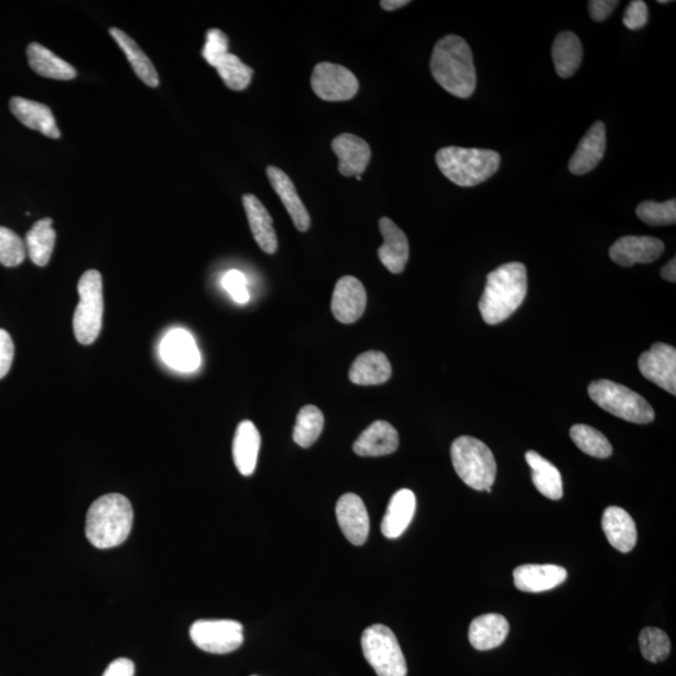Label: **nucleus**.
<instances>
[{
    "instance_id": "nucleus-1",
    "label": "nucleus",
    "mask_w": 676,
    "mask_h": 676,
    "mask_svg": "<svg viewBox=\"0 0 676 676\" xmlns=\"http://www.w3.org/2000/svg\"><path fill=\"white\" fill-rule=\"evenodd\" d=\"M528 293V271L523 263L511 262L487 275L479 310L487 325L504 322L518 310Z\"/></svg>"
},
{
    "instance_id": "nucleus-2",
    "label": "nucleus",
    "mask_w": 676,
    "mask_h": 676,
    "mask_svg": "<svg viewBox=\"0 0 676 676\" xmlns=\"http://www.w3.org/2000/svg\"><path fill=\"white\" fill-rule=\"evenodd\" d=\"M430 69L435 81L457 98H469L476 88V69L469 44L459 36H446L436 43Z\"/></svg>"
},
{
    "instance_id": "nucleus-3",
    "label": "nucleus",
    "mask_w": 676,
    "mask_h": 676,
    "mask_svg": "<svg viewBox=\"0 0 676 676\" xmlns=\"http://www.w3.org/2000/svg\"><path fill=\"white\" fill-rule=\"evenodd\" d=\"M131 501L121 494L99 497L89 507L86 536L94 548L112 549L128 539L133 528Z\"/></svg>"
},
{
    "instance_id": "nucleus-4",
    "label": "nucleus",
    "mask_w": 676,
    "mask_h": 676,
    "mask_svg": "<svg viewBox=\"0 0 676 676\" xmlns=\"http://www.w3.org/2000/svg\"><path fill=\"white\" fill-rule=\"evenodd\" d=\"M500 163V154L491 149L445 147L436 153L442 175L460 187H475L489 180Z\"/></svg>"
},
{
    "instance_id": "nucleus-5",
    "label": "nucleus",
    "mask_w": 676,
    "mask_h": 676,
    "mask_svg": "<svg viewBox=\"0 0 676 676\" xmlns=\"http://www.w3.org/2000/svg\"><path fill=\"white\" fill-rule=\"evenodd\" d=\"M451 460L456 474L471 489H491L496 479L497 466L494 454L481 440L461 436L452 442Z\"/></svg>"
},
{
    "instance_id": "nucleus-6",
    "label": "nucleus",
    "mask_w": 676,
    "mask_h": 676,
    "mask_svg": "<svg viewBox=\"0 0 676 676\" xmlns=\"http://www.w3.org/2000/svg\"><path fill=\"white\" fill-rule=\"evenodd\" d=\"M590 399L609 414L633 424H650L655 412L643 396L629 387L610 380H596L589 385Z\"/></svg>"
},
{
    "instance_id": "nucleus-7",
    "label": "nucleus",
    "mask_w": 676,
    "mask_h": 676,
    "mask_svg": "<svg viewBox=\"0 0 676 676\" xmlns=\"http://www.w3.org/2000/svg\"><path fill=\"white\" fill-rule=\"evenodd\" d=\"M79 303L74 312L73 328L77 341L92 345L102 330L103 323V282L96 270L83 273L78 283Z\"/></svg>"
},
{
    "instance_id": "nucleus-8",
    "label": "nucleus",
    "mask_w": 676,
    "mask_h": 676,
    "mask_svg": "<svg viewBox=\"0 0 676 676\" xmlns=\"http://www.w3.org/2000/svg\"><path fill=\"white\" fill-rule=\"evenodd\" d=\"M367 663L377 676H406L407 664L394 631L382 624L370 626L361 639Z\"/></svg>"
},
{
    "instance_id": "nucleus-9",
    "label": "nucleus",
    "mask_w": 676,
    "mask_h": 676,
    "mask_svg": "<svg viewBox=\"0 0 676 676\" xmlns=\"http://www.w3.org/2000/svg\"><path fill=\"white\" fill-rule=\"evenodd\" d=\"M190 635L197 648L211 654L232 653L243 644V626L235 620H198Z\"/></svg>"
},
{
    "instance_id": "nucleus-10",
    "label": "nucleus",
    "mask_w": 676,
    "mask_h": 676,
    "mask_svg": "<svg viewBox=\"0 0 676 676\" xmlns=\"http://www.w3.org/2000/svg\"><path fill=\"white\" fill-rule=\"evenodd\" d=\"M311 86L316 96L327 102L350 101L360 89L359 79L350 69L328 62L313 69Z\"/></svg>"
},
{
    "instance_id": "nucleus-11",
    "label": "nucleus",
    "mask_w": 676,
    "mask_h": 676,
    "mask_svg": "<svg viewBox=\"0 0 676 676\" xmlns=\"http://www.w3.org/2000/svg\"><path fill=\"white\" fill-rule=\"evenodd\" d=\"M639 370L646 380L676 395V350L658 342L639 357Z\"/></svg>"
},
{
    "instance_id": "nucleus-12",
    "label": "nucleus",
    "mask_w": 676,
    "mask_h": 676,
    "mask_svg": "<svg viewBox=\"0 0 676 676\" xmlns=\"http://www.w3.org/2000/svg\"><path fill=\"white\" fill-rule=\"evenodd\" d=\"M159 354L164 364L173 370L192 372L201 365V354L195 338L182 328H175L163 337L161 346H159Z\"/></svg>"
},
{
    "instance_id": "nucleus-13",
    "label": "nucleus",
    "mask_w": 676,
    "mask_h": 676,
    "mask_svg": "<svg viewBox=\"0 0 676 676\" xmlns=\"http://www.w3.org/2000/svg\"><path fill=\"white\" fill-rule=\"evenodd\" d=\"M366 305V290L361 281L354 276H345L337 281L331 302L332 313L337 321L354 323L360 320Z\"/></svg>"
},
{
    "instance_id": "nucleus-14",
    "label": "nucleus",
    "mask_w": 676,
    "mask_h": 676,
    "mask_svg": "<svg viewBox=\"0 0 676 676\" xmlns=\"http://www.w3.org/2000/svg\"><path fill=\"white\" fill-rule=\"evenodd\" d=\"M337 523L351 544L361 546L370 534V518L361 497L346 494L340 497L336 505Z\"/></svg>"
},
{
    "instance_id": "nucleus-15",
    "label": "nucleus",
    "mask_w": 676,
    "mask_h": 676,
    "mask_svg": "<svg viewBox=\"0 0 676 676\" xmlns=\"http://www.w3.org/2000/svg\"><path fill=\"white\" fill-rule=\"evenodd\" d=\"M664 252V243L655 237L625 236L610 247V258L619 266L633 267L636 263H651Z\"/></svg>"
},
{
    "instance_id": "nucleus-16",
    "label": "nucleus",
    "mask_w": 676,
    "mask_h": 676,
    "mask_svg": "<svg viewBox=\"0 0 676 676\" xmlns=\"http://www.w3.org/2000/svg\"><path fill=\"white\" fill-rule=\"evenodd\" d=\"M332 151L338 158V171L345 177L361 176L371 161V148L365 139L344 133L332 141Z\"/></svg>"
},
{
    "instance_id": "nucleus-17",
    "label": "nucleus",
    "mask_w": 676,
    "mask_h": 676,
    "mask_svg": "<svg viewBox=\"0 0 676 676\" xmlns=\"http://www.w3.org/2000/svg\"><path fill=\"white\" fill-rule=\"evenodd\" d=\"M568 578V571L563 566L553 564L521 565L514 571L516 588L525 593H544L558 588Z\"/></svg>"
},
{
    "instance_id": "nucleus-18",
    "label": "nucleus",
    "mask_w": 676,
    "mask_h": 676,
    "mask_svg": "<svg viewBox=\"0 0 676 676\" xmlns=\"http://www.w3.org/2000/svg\"><path fill=\"white\" fill-rule=\"evenodd\" d=\"M380 231L384 237V245L379 248V258L387 270L391 273H401L405 270L410 257L409 240L405 232L390 218L382 217Z\"/></svg>"
},
{
    "instance_id": "nucleus-19",
    "label": "nucleus",
    "mask_w": 676,
    "mask_h": 676,
    "mask_svg": "<svg viewBox=\"0 0 676 676\" xmlns=\"http://www.w3.org/2000/svg\"><path fill=\"white\" fill-rule=\"evenodd\" d=\"M606 129L603 122H596L589 128L569 162L570 172L583 176L593 171L604 157Z\"/></svg>"
},
{
    "instance_id": "nucleus-20",
    "label": "nucleus",
    "mask_w": 676,
    "mask_h": 676,
    "mask_svg": "<svg viewBox=\"0 0 676 676\" xmlns=\"http://www.w3.org/2000/svg\"><path fill=\"white\" fill-rule=\"evenodd\" d=\"M266 172L273 190L281 198L283 206H285L288 215L291 216L293 225L298 231L306 232L311 226L310 213L298 196L291 178L282 169L275 166H268Z\"/></svg>"
},
{
    "instance_id": "nucleus-21",
    "label": "nucleus",
    "mask_w": 676,
    "mask_h": 676,
    "mask_svg": "<svg viewBox=\"0 0 676 676\" xmlns=\"http://www.w3.org/2000/svg\"><path fill=\"white\" fill-rule=\"evenodd\" d=\"M399 432L386 421H375L362 432L354 444L355 454L377 457L394 454L399 449Z\"/></svg>"
},
{
    "instance_id": "nucleus-22",
    "label": "nucleus",
    "mask_w": 676,
    "mask_h": 676,
    "mask_svg": "<svg viewBox=\"0 0 676 676\" xmlns=\"http://www.w3.org/2000/svg\"><path fill=\"white\" fill-rule=\"evenodd\" d=\"M13 116L22 122L24 126L41 132L44 136L52 139L61 138L56 118L51 108L46 104L29 101L22 97H14L9 103Z\"/></svg>"
},
{
    "instance_id": "nucleus-23",
    "label": "nucleus",
    "mask_w": 676,
    "mask_h": 676,
    "mask_svg": "<svg viewBox=\"0 0 676 676\" xmlns=\"http://www.w3.org/2000/svg\"><path fill=\"white\" fill-rule=\"evenodd\" d=\"M604 534L609 544L620 553H630L638 541L635 521L618 506H610L604 511L601 519Z\"/></svg>"
},
{
    "instance_id": "nucleus-24",
    "label": "nucleus",
    "mask_w": 676,
    "mask_h": 676,
    "mask_svg": "<svg viewBox=\"0 0 676 676\" xmlns=\"http://www.w3.org/2000/svg\"><path fill=\"white\" fill-rule=\"evenodd\" d=\"M416 511V496L409 489H402L391 497L381 531L387 539L400 538L409 528Z\"/></svg>"
},
{
    "instance_id": "nucleus-25",
    "label": "nucleus",
    "mask_w": 676,
    "mask_h": 676,
    "mask_svg": "<svg viewBox=\"0 0 676 676\" xmlns=\"http://www.w3.org/2000/svg\"><path fill=\"white\" fill-rule=\"evenodd\" d=\"M242 201L257 245L263 252L273 255L277 251L278 241L270 212L256 196L245 195Z\"/></svg>"
},
{
    "instance_id": "nucleus-26",
    "label": "nucleus",
    "mask_w": 676,
    "mask_h": 676,
    "mask_svg": "<svg viewBox=\"0 0 676 676\" xmlns=\"http://www.w3.org/2000/svg\"><path fill=\"white\" fill-rule=\"evenodd\" d=\"M260 447V431L253 422L242 421L233 440V460L243 476H251L255 472Z\"/></svg>"
},
{
    "instance_id": "nucleus-27",
    "label": "nucleus",
    "mask_w": 676,
    "mask_h": 676,
    "mask_svg": "<svg viewBox=\"0 0 676 676\" xmlns=\"http://www.w3.org/2000/svg\"><path fill=\"white\" fill-rule=\"evenodd\" d=\"M510 625L505 616L485 614L472 621L469 629L470 644L476 650L487 651L504 644Z\"/></svg>"
},
{
    "instance_id": "nucleus-28",
    "label": "nucleus",
    "mask_w": 676,
    "mask_h": 676,
    "mask_svg": "<svg viewBox=\"0 0 676 676\" xmlns=\"http://www.w3.org/2000/svg\"><path fill=\"white\" fill-rule=\"evenodd\" d=\"M392 367L389 359L380 351H367L360 355L350 369V380L356 385H382L391 379Z\"/></svg>"
},
{
    "instance_id": "nucleus-29",
    "label": "nucleus",
    "mask_w": 676,
    "mask_h": 676,
    "mask_svg": "<svg viewBox=\"0 0 676 676\" xmlns=\"http://www.w3.org/2000/svg\"><path fill=\"white\" fill-rule=\"evenodd\" d=\"M29 66L34 72L44 78L57 79V81H71L77 77L76 69L57 54L39 43H31L27 48Z\"/></svg>"
},
{
    "instance_id": "nucleus-30",
    "label": "nucleus",
    "mask_w": 676,
    "mask_h": 676,
    "mask_svg": "<svg viewBox=\"0 0 676 676\" xmlns=\"http://www.w3.org/2000/svg\"><path fill=\"white\" fill-rule=\"evenodd\" d=\"M525 459L533 471V482L540 494L550 500H560L564 489L563 477L558 467L535 451L526 452Z\"/></svg>"
},
{
    "instance_id": "nucleus-31",
    "label": "nucleus",
    "mask_w": 676,
    "mask_h": 676,
    "mask_svg": "<svg viewBox=\"0 0 676 676\" xmlns=\"http://www.w3.org/2000/svg\"><path fill=\"white\" fill-rule=\"evenodd\" d=\"M109 34L117 42L123 53L126 54L128 62L131 63L136 76L144 84H147L148 87L157 88L159 86L158 73L151 59L142 51L141 47L127 33L121 31V29L111 28L109 29Z\"/></svg>"
},
{
    "instance_id": "nucleus-32",
    "label": "nucleus",
    "mask_w": 676,
    "mask_h": 676,
    "mask_svg": "<svg viewBox=\"0 0 676 676\" xmlns=\"http://www.w3.org/2000/svg\"><path fill=\"white\" fill-rule=\"evenodd\" d=\"M57 233L53 230L52 218H43L34 223L32 230L26 236L27 255L34 265L44 267L51 260Z\"/></svg>"
},
{
    "instance_id": "nucleus-33",
    "label": "nucleus",
    "mask_w": 676,
    "mask_h": 676,
    "mask_svg": "<svg viewBox=\"0 0 676 676\" xmlns=\"http://www.w3.org/2000/svg\"><path fill=\"white\" fill-rule=\"evenodd\" d=\"M553 59L559 77L574 76L583 61V46L578 36L571 32L560 33L554 41Z\"/></svg>"
},
{
    "instance_id": "nucleus-34",
    "label": "nucleus",
    "mask_w": 676,
    "mask_h": 676,
    "mask_svg": "<svg viewBox=\"0 0 676 676\" xmlns=\"http://www.w3.org/2000/svg\"><path fill=\"white\" fill-rule=\"evenodd\" d=\"M323 426H325V417L318 407L307 405L298 412L295 430H293V440L303 449H308L321 436Z\"/></svg>"
},
{
    "instance_id": "nucleus-35",
    "label": "nucleus",
    "mask_w": 676,
    "mask_h": 676,
    "mask_svg": "<svg viewBox=\"0 0 676 676\" xmlns=\"http://www.w3.org/2000/svg\"><path fill=\"white\" fill-rule=\"evenodd\" d=\"M571 440L585 454L596 459H608L613 454V446L599 430L588 425H574L570 430Z\"/></svg>"
},
{
    "instance_id": "nucleus-36",
    "label": "nucleus",
    "mask_w": 676,
    "mask_h": 676,
    "mask_svg": "<svg viewBox=\"0 0 676 676\" xmlns=\"http://www.w3.org/2000/svg\"><path fill=\"white\" fill-rule=\"evenodd\" d=\"M218 74L232 91H243L250 86L253 69L235 54L227 53L215 67Z\"/></svg>"
},
{
    "instance_id": "nucleus-37",
    "label": "nucleus",
    "mask_w": 676,
    "mask_h": 676,
    "mask_svg": "<svg viewBox=\"0 0 676 676\" xmlns=\"http://www.w3.org/2000/svg\"><path fill=\"white\" fill-rule=\"evenodd\" d=\"M641 654L651 663L668 659L671 643L668 634L658 628H645L639 635Z\"/></svg>"
},
{
    "instance_id": "nucleus-38",
    "label": "nucleus",
    "mask_w": 676,
    "mask_h": 676,
    "mask_svg": "<svg viewBox=\"0 0 676 676\" xmlns=\"http://www.w3.org/2000/svg\"><path fill=\"white\" fill-rule=\"evenodd\" d=\"M636 216L649 226H669L676 222V201H646L636 208Z\"/></svg>"
},
{
    "instance_id": "nucleus-39",
    "label": "nucleus",
    "mask_w": 676,
    "mask_h": 676,
    "mask_svg": "<svg viewBox=\"0 0 676 676\" xmlns=\"http://www.w3.org/2000/svg\"><path fill=\"white\" fill-rule=\"evenodd\" d=\"M26 257V243L22 238L7 227H0V263L4 267H17Z\"/></svg>"
},
{
    "instance_id": "nucleus-40",
    "label": "nucleus",
    "mask_w": 676,
    "mask_h": 676,
    "mask_svg": "<svg viewBox=\"0 0 676 676\" xmlns=\"http://www.w3.org/2000/svg\"><path fill=\"white\" fill-rule=\"evenodd\" d=\"M228 53V38L220 29H210L207 32L205 48H203L202 56L206 62L212 67H216L217 63Z\"/></svg>"
},
{
    "instance_id": "nucleus-41",
    "label": "nucleus",
    "mask_w": 676,
    "mask_h": 676,
    "mask_svg": "<svg viewBox=\"0 0 676 676\" xmlns=\"http://www.w3.org/2000/svg\"><path fill=\"white\" fill-rule=\"evenodd\" d=\"M222 285L230 293L233 300L240 305H245L250 301V293L247 290V280L242 272L237 270L228 271L223 277Z\"/></svg>"
},
{
    "instance_id": "nucleus-42",
    "label": "nucleus",
    "mask_w": 676,
    "mask_h": 676,
    "mask_svg": "<svg viewBox=\"0 0 676 676\" xmlns=\"http://www.w3.org/2000/svg\"><path fill=\"white\" fill-rule=\"evenodd\" d=\"M648 21L649 11L645 2L634 0V2H631L628 8H626L623 23L630 31H639V29L644 28L646 24H648Z\"/></svg>"
},
{
    "instance_id": "nucleus-43",
    "label": "nucleus",
    "mask_w": 676,
    "mask_h": 676,
    "mask_svg": "<svg viewBox=\"0 0 676 676\" xmlns=\"http://www.w3.org/2000/svg\"><path fill=\"white\" fill-rule=\"evenodd\" d=\"M14 359V344L7 331L0 330V380L11 370Z\"/></svg>"
},
{
    "instance_id": "nucleus-44",
    "label": "nucleus",
    "mask_w": 676,
    "mask_h": 676,
    "mask_svg": "<svg viewBox=\"0 0 676 676\" xmlns=\"http://www.w3.org/2000/svg\"><path fill=\"white\" fill-rule=\"evenodd\" d=\"M619 6L618 0H591L589 2L590 17L595 22H603Z\"/></svg>"
},
{
    "instance_id": "nucleus-45",
    "label": "nucleus",
    "mask_w": 676,
    "mask_h": 676,
    "mask_svg": "<svg viewBox=\"0 0 676 676\" xmlns=\"http://www.w3.org/2000/svg\"><path fill=\"white\" fill-rule=\"evenodd\" d=\"M103 676H134L133 661L126 658L113 660Z\"/></svg>"
},
{
    "instance_id": "nucleus-46",
    "label": "nucleus",
    "mask_w": 676,
    "mask_h": 676,
    "mask_svg": "<svg viewBox=\"0 0 676 676\" xmlns=\"http://www.w3.org/2000/svg\"><path fill=\"white\" fill-rule=\"evenodd\" d=\"M661 277H663L665 281H669V282H673V283L676 281V260H675V258H673V260L666 263V265L663 267V270H661Z\"/></svg>"
},
{
    "instance_id": "nucleus-47",
    "label": "nucleus",
    "mask_w": 676,
    "mask_h": 676,
    "mask_svg": "<svg viewBox=\"0 0 676 676\" xmlns=\"http://www.w3.org/2000/svg\"><path fill=\"white\" fill-rule=\"evenodd\" d=\"M407 4H410L409 0H382L380 2V6L389 12L396 11V9L405 7Z\"/></svg>"
},
{
    "instance_id": "nucleus-48",
    "label": "nucleus",
    "mask_w": 676,
    "mask_h": 676,
    "mask_svg": "<svg viewBox=\"0 0 676 676\" xmlns=\"http://www.w3.org/2000/svg\"><path fill=\"white\" fill-rule=\"evenodd\" d=\"M659 4H668L670 3L669 0H659Z\"/></svg>"
},
{
    "instance_id": "nucleus-49",
    "label": "nucleus",
    "mask_w": 676,
    "mask_h": 676,
    "mask_svg": "<svg viewBox=\"0 0 676 676\" xmlns=\"http://www.w3.org/2000/svg\"><path fill=\"white\" fill-rule=\"evenodd\" d=\"M356 180H357V181H362V177H361V176H357V177H356Z\"/></svg>"
}]
</instances>
